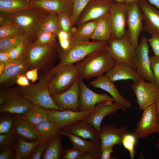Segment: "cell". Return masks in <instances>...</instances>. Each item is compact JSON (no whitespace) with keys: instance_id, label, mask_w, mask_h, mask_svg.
<instances>
[{"instance_id":"6da1fadb","label":"cell","mask_w":159,"mask_h":159,"mask_svg":"<svg viewBox=\"0 0 159 159\" xmlns=\"http://www.w3.org/2000/svg\"><path fill=\"white\" fill-rule=\"evenodd\" d=\"M116 62L106 48L95 51L75 65L83 79L98 77L111 69Z\"/></svg>"},{"instance_id":"7a4b0ae2","label":"cell","mask_w":159,"mask_h":159,"mask_svg":"<svg viewBox=\"0 0 159 159\" xmlns=\"http://www.w3.org/2000/svg\"><path fill=\"white\" fill-rule=\"evenodd\" d=\"M108 44V41L72 40L69 48L65 51H62L60 62L56 66L50 70L49 73L53 77L63 67L79 62L91 53L106 48Z\"/></svg>"},{"instance_id":"3957f363","label":"cell","mask_w":159,"mask_h":159,"mask_svg":"<svg viewBox=\"0 0 159 159\" xmlns=\"http://www.w3.org/2000/svg\"><path fill=\"white\" fill-rule=\"evenodd\" d=\"M52 78L48 71L39 81L36 84L16 89L32 104L46 109L64 110L54 103L50 93L49 84Z\"/></svg>"},{"instance_id":"277c9868","label":"cell","mask_w":159,"mask_h":159,"mask_svg":"<svg viewBox=\"0 0 159 159\" xmlns=\"http://www.w3.org/2000/svg\"><path fill=\"white\" fill-rule=\"evenodd\" d=\"M47 13L42 9L33 8L4 14L13 24L34 40L39 32L40 24Z\"/></svg>"},{"instance_id":"5b68a950","label":"cell","mask_w":159,"mask_h":159,"mask_svg":"<svg viewBox=\"0 0 159 159\" xmlns=\"http://www.w3.org/2000/svg\"><path fill=\"white\" fill-rule=\"evenodd\" d=\"M32 42L27 46L24 53L30 69L36 68L47 69L52 68L59 49V45L57 42L44 45H36Z\"/></svg>"},{"instance_id":"8992f818","label":"cell","mask_w":159,"mask_h":159,"mask_svg":"<svg viewBox=\"0 0 159 159\" xmlns=\"http://www.w3.org/2000/svg\"><path fill=\"white\" fill-rule=\"evenodd\" d=\"M32 103L16 89H1L0 112L22 115L29 110Z\"/></svg>"},{"instance_id":"52a82bcc","label":"cell","mask_w":159,"mask_h":159,"mask_svg":"<svg viewBox=\"0 0 159 159\" xmlns=\"http://www.w3.org/2000/svg\"><path fill=\"white\" fill-rule=\"evenodd\" d=\"M106 49L116 62L127 64L136 70L135 49L130 42L127 30L121 38L110 39Z\"/></svg>"},{"instance_id":"ba28073f","label":"cell","mask_w":159,"mask_h":159,"mask_svg":"<svg viewBox=\"0 0 159 159\" xmlns=\"http://www.w3.org/2000/svg\"><path fill=\"white\" fill-rule=\"evenodd\" d=\"M80 77L78 70L74 64L61 68L53 76L49 84L51 95L62 93L69 88Z\"/></svg>"},{"instance_id":"9c48e42d","label":"cell","mask_w":159,"mask_h":159,"mask_svg":"<svg viewBox=\"0 0 159 159\" xmlns=\"http://www.w3.org/2000/svg\"><path fill=\"white\" fill-rule=\"evenodd\" d=\"M100 103L94 109L85 111L48 109V120L62 129L78 121L87 119L97 110L100 106Z\"/></svg>"},{"instance_id":"30bf717a","label":"cell","mask_w":159,"mask_h":159,"mask_svg":"<svg viewBox=\"0 0 159 159\" xmlns=\"http://www.w3.org/2000/svg\"><path fill=\"white\" fill-rule=\"evenodd\" d=\"M131 88L140 110L155 103L159 98V87L155 82H146L140 78L133 82Z\"/></svg>"},{"instance_id":"8fae6325","label":"cell","mask_w":159,"mask_h":159,"mask_svg":"<svg viewBox=\"0 0 159 159\" xmlns=\"http://www.w3.org/2000/svg\"><path fill=\"white\" fill-rule=\"evenodd\" d=\"M143 110L140 119L132 134L137 138L145 139L155 133H159V122L156 102Z\"/></svg>"},{"instance_id":"7c38bea8","label":"cell","mask_w":159,"mask_h":159,"mask_svg":"<svg viewBox=\"0 0 159 159\" xmlns=\"http://www.w3.org/2000/svg\"><path fill=\"white\" fill-rule=\"evenodd\" d=\"M127 9V25L130 42L135 49L138 46V39L144 30L143 16L138 1L126 4Z\"/></svg>"},{"instance_id":"4fadbf2b","label":"cell","mask_w":159,"mask_h":159,"mask_svg":"<svg viewBox=\"0 0 159 159\" xmlns=\"http://www.w3.org/2000/svg\"><path fill=\"white\" fill-rule=\"evenodd\" d=\"M148 39L142 36L135 49L136 71L140 77L145 81L155 82V78L150 66Z\"/></svg>"},{"instance_id":"5bb4252c","label":"cell","mask_w":159,"mask_h":159,"mask_svg":"<svg viewBox=\"0 0 159 159\" xmlns=\"http://www.w3.org/2000/svg\"><path fill=\"white\" fill-rule=\"evenodd\" d=\"M83 79L80 77L78 80L80 88L79 111L93 109L98 103L102 101L107 100L114 101L111 96L107 94L97 93L91 90L85 85Z\"/></svg>"},{"instance_id":"9a60e30c","label":"cell","mask_w":159,"mask_h":159,"mask_svg":"<svg viewBox=\"0 0 159 159\" xmlns=\"http://www.w3.org/2000/svg\"><path fill=\"white\" fill-rule=\"evenodd\" d=\"M116 2L114 0H90L81 13L77 26L96 19L109 13Z\"/></svg>"},{"instance_id":"2e32d148","label":"cell","mask_w":159,"mask_h":159,"mask_svg":"<svg viewBox=\"0 0 159 159\" xmlns=\"http://www.w3.org/2000/svg\"><path fill=\"white\" fill-rule=\"evenodd\" d=\"M127 9L124 3L116 2L109 12L112 28V38L120 39L123 37L127 25Z\"/></svg>"},{"instance_id":"e0dca14e","label":"cell","mask_w":159,"mask_h":159,"mask_svg":"<svg viewBox=\"0 0 159 159\" xmlns=\"http://www.w3.org/2000/svg\"><path fill=\"white\" fill-rule=\"evenodd\" d=\"M78 80L65 91L51 95L57 106L63 110L79 111L80 88Z\"/></svg>"},{"instance_id":"ac0fdd59","label":"cell","mask_w":159,"mask_h":159,"mask_svg":"<svg viewBox=\"0 0 159 159\" xmlns=\"http://www.w3.org/2000/svg\"><path fill=\"white\" fill-rule=\"evenodd\" d=\"M99 132L102 153L108 147L122 144V139L128 133V130L125 126L117 128L112 125L108 124L101 126Z\"/></svg>"},{"instance_id":"d6986e66","label":"cell","mask_w":159,"mask_h":159,"mask_svg":"<svg viewBox=\"0 0 159 159\" xmlns=\"http://www.w3.org/2000/svg\"><path fill=\"white\" fill-rule=\"evenodd\" d=\"M138 2L143 14L144 30L152 35H159V11L146 0H140Z\"/></svg>"},{"instance_id":"ffe728a7","label":"cell","mask_w":159,"mask_h":159,"mask_svg":"<svg viewBox=\"0 0 159 159\" xmlns=\"http://www.w3.org/2000/svg\"><path fill=\"white\" fill-rule=\"evenodd\" d=\"M29 69L28 62L24 54L16 59L9 61L6 63L4 69L0 75V84L16 80L18 76L25 74Z\"/></svg>"},{"instance_id":"44dd1931","label":"cell","mask_w":159,"mask_h":159,"mask_svg":"<svg viewBox=\"0 0 159 159\" xmlns=\"http://www.w3.org/2000/svg\"><path fill=\"white\" fill-rule=\"evenodd\" d=\"M123 106L113 100H107L100 103V106L95 112L85 121L99 130L102 121L105 116L112 115L119 110H126Z\"/></svg>"},{"instance_id":"7402d4cb","label":"cell","mask_w":159,"mask_h":159,"mask_svg":"<svg viewBox=\"0 0 159 159\" xmlns=\"http://www.w3.org/2000/svg\"><path fill=\"white\" fill-rule=\"evenodd\" d=\"M113 82L107 77L103 75L91 81L90 84L94 87L102 89L108 92L115 102L126 109L131 108L132 105L130 102L120 94Z\"/></svg>"},{"instance_id":"603a6c76","label":"cell","mask_w":159,"mask_h":159,"mask_svg":"<svg viewBox=\"0 0 159 159\" xmlns=\"http://www.w3.org/2000/svg\"><path fill=\"white\" fill-rule=\"evenodd\" d=\"M31 6L42 9L47 13L58 14L69 13L72 14V0H29Z\"/></svg>"},{"instance_id":"cb8c5ba5","label":"cell","mask_w":159,"mask_h":159,"mask_svg":"<svg viewBox=\"0 0 159 159\" xmlns=\"http://www.w3.org/2000/svg\"><path fill=\"white\" fill-rule=\"evenodd\" d=\"M105 75L113 82L129 80L134 82L140 79L135 70L129 64L123 62H116L114 67L106 73Z\"/></svg>"},{"instance_id":"d4e9b609","label":"cell","mask_w":159,"mask_h":159,"mask_svg":"<svg viewBox=\"0 0 159 159\" xmlns=\"http://www.w3.org/2000/svg\"><path fill=\"white\" fill-rule=\"evenodd\" d=\"M66 132L78 136L84 139L100 140L99 130L85 120L79 121L62 129Z\"/></svg>"},{"instance_id":"484cf974","label":"cell","mask_w":159,"mask_h":159,"mask_svg":"<svg viewBox=\"0 0 159 159\" xmlns=\"http://www.w3.org/2000/svg\"><path fill=\"white\" fill-rule=\"evenodd\" d=\"M112 37V28L108 13L97 19L96 25L91 39L93 41H107Z\"/></svg>"},{"instance_id":"4316f807","label":"cell","mask_w":159,"mask_h":159,"mask_svg":"<svg viewBox=\"0 0 159 159\" xmlns=\"http://www.w3.org/2000/svg\"><path fill=\"white\" fill-rule=\"evenodd\" d=\"M12 116L14 120L12 129L16 133L24 138L33 140L39 139L33 125L26 121L22 115Z\"/></svg>"},{"instance_id":"83f0119b","label":"cell","mask_w":159,"mask_h":159,"mask_svg":"<svg viewBox=\"0 0 159 159\" xmlns=\"http://www.w3.org/2000/svg\"><path fill=\"white\" fill-rule=\"evenodd\" d=\"M62 136L61 132L50 140L49 145L42 156V159H62L65 151L61 142Z\"/></svg>"},{"instance_id":"f1b7e54d","label":"cell","mask_w":159,"mask_h":159,"mask_svg":"<svg viewBox=\"0 0 159 159\" xmlns=\"http://www.w3.org/2000/svg\"><path fill=\"white\" fill-rule=\"evenodd\" d=\"M39 138L42 140H49L61 132L62 129L49 120L33 125Z\"/></svg>"},{"instance_id":"f546056e","label":"cell","mask_w":159,"mask_h":159,"mask_svg":"<svg viewBox=\"0 0 159 159\" xmlns=\"http://www.w3.org/2000/svg\"><path fill=\"white\" fill-rule=\"evenodd\" d=\"M97 23V19L85 23L74 27L71 35V40L89 41L91 39Z\"/></svg>"},{"instance_id":"4dcf8cb0","label":"cell","mask_w":159,"mask_h":159,"mask_svg":"<svg viewBox=\"0 0 159 159\" xmlns=\"http://www.w3.org/2000/svg\"><path fill=\"white\" fill-rule=\"evenodd\" d=\"M47 109L32 104L28 111L22 115L32 125H36L48 120Z\"/></svg>"},{"instance_id":"1f68e13d","label":"cell","mask_w":159,"mask_h":159,"mask_svg":"<svg viewBox=\"0 0 159 159\" xmlns=\"http://www.w3.org/2000/svg\"><path fill=\"white\" fill-rule=\"evenodd\" d=\"M61 133L63 136H66L68 138L73 147L78 149L85 153H89L100 142V140H86L78 136L65 132L62 129Z\"/></svg>"},{"instance_id":"d6a6232c","label":"cell","mask_w":159,"mask_h":159,"mask_svg":"<svg viewBox=\"0 0 159 159\" xmlns=\"http://www.w3.org/2000/svg\"><path fill=\"white\" fill-rule=\"evenodd\" d=\"M42 141L39 138L33 142H28L19 135L16 146V159H28L34 149Z\"/></svg>"},{"instance_id":"836d02e7","label":"cell","mask_w":159,"mask_h":159,"mask_svg":"<svg viewBox=\"0 0 159 159\" xmlns=\"http://www.w3.org/2000/svg\"><path fill=\"white\" fill-rule=\"evenodd\" d=\"M33 8L28 0H0V12L6 14Z\"/></svg>"},{"instance_id":"e575fe53","label":"cell","mask_w":159,"mask_h":159,"mask_svg":"<svg viewBox=\"0 0 159 159\" xmlns=\"http://www.w3.org/2000/svg\"><path fill=\"white\" fill-rule=\"evenodd\" d=\"M59 31L57 14L48 13L40 24L39 32H49L57 35Z\"/></svg>"},{"instance_id":"d590c367","label":"cell","mask_w":159,"mask_h":159,"mask_svg":"<svg viewBox=\"0 0 159 159\" xmlns=\"http://www.w3.org/2000/svg\"><path fill=\"white\" fill-rule=\"evenodd\" d=\"M28 40L34 41L26 34L0 39V52L9 50L21 42Z\"/></svg>"},{"instance_id":"8d00e7d4","label":"cell","mask_w":159,"mask_h":159,"mask_svg":"<svg viewBox=\"0 0 159 159\" xmlns=\"http://www.w3.org/2000/svg\"><path fill=\"white\" fill-rule=\"evenodd\" d=\"M19 135L12 129L9 132L0 135V153L16 145Z\"/></svg>"},{"instance_id":"74e56055","label":"cell","mask_w":159,"mask_h":159,"mask_svg":"<svg viewBox=\"0 0 159 159\" xmlns=\"http://www.w3.org/2000/svg\"><path fill=\"white\" fill-rule=\"evenodd\" d=\"M72 14L63 13L57 14L58 26L60 30L68 33L71 37L74 28L71 19Z\"/></svg>"},{"instance_id":"f35d334b","label":"cell","mask_w":159,"mask_h":159,"mask_svg":"<svg viewBox=\"0 0 159 159\" xmlns=\"http://www.w3.org/2000/svg\"><path fill=\"white\" fill-rule=\"evenodd\" d=\"M25 34L20 28L13 24L0 26V39Z\"/></svg>"},{"instance_id":"ab89813d","label":"cell","mask_w":159,"mask_h":159,"mask_svg":"<svg viewBox=\"0 0 159 159\" xmlns=\"http://www.w3.org/2000/svg\"><path fill=\"white\" fill-rule=\"evenodd\" d=\"M90 0H72V11L71 19L74 27L76 25L79 17Z\"/></svg>"},{"instance_id":"60d3db41","label":"cell","mask_w":159,"mask_h":159,"mask_svg":"<svg viewBox=\"0 0 159 159\" xmlns=\"http://www.w3.org/2000/svg\"><path fill=\"white\" fill-rule=\"evenodd\" d=\"M57 35L52 33L39 32L35 40L32 44L36 45H44L57 42Z\"/></svg>"},{"instance_id":"b9f144b4","label":"cell","mask_w":159,"mask_h":159,"mask_svg":"<svg viewBox=\"0 0 159 159\" xmlns=\"http://www.w3.org/2000/svg\"><path fill=\"white\" fill-rule=\"evenodd\" d=\"M136 140L137 138L133 134L127 133L124 136L122 140V144L129 152L131 159H134L135 156V147Z\"/></svg>"},{"instance_id":"7bdbcfd3","label":"cell","mask_w":159,"mask_h":159,"mask_svg":"<svg viewBox=\"0 0 159 159\" xmlns=\"http://www.w3.org/2000/svg\"><path fill=\"white\" fill-rule=\"evenodd\" d=\"M33 42L31 40L23 42L9 50L10 56V61L16 59L23 55L27 46Z\"/></svg>"},{"instance_id":"ee69618b","label":"cell","mask_w":159,"mask_h":159,"mask_svg":"<svg viewBox=\"0 0 159 159\" xmlns=\"http://www.w3.org/2000/svg\"><path fill=\"white\" fill-rule=\"evenodd\" d=\"M14 123L12 116H5L0 117V134H5L12 129Z\"/></svg>"},{"instance_id":"f6af8a7d","label":"cell","mask_w":159,"mask_h":159,"mask_svg":"<svg viewBox=\"0 0 159 159\" xmlns=\"http://www.w3.org/2000/svg\"><path fill=\"white\" fill-rule=\"evenodd\" d=\"M49 140H42L34 149L28 159H40L41 158L44 151L48 147Z\"/></svg>"},{"instance_id":"bcb514c9","label":"cell","mask_w":159,"mask_h":159,"mask_svg":"<svg viewBox=\"0 0 159 159\" xmlns=\"http://www.w3.org/2000/svg\"><path fill=\"white\" fill-rule=\"evenodd\" d=\"M85 153L72 147L70 149L65 150L62 159H83Z\"/></svg>"},{"instance_id":"7dc6e473","label":"cell","mask_w":159,"mask_h":159,"mask_svg":"<svg viewBox=\"0 0 159 159\" xmlns=\"http://www.w3.org/2000/svg\"><path fill=\"white\" fill-rule=\"evenodd\" d=\"M150 66L155 78V83L159 87V56L150 57Z\"/></svg>"},{"instance_id":"c3c4849f","label":"cell","mask_w":159,"mask_h":159,"mask_svg":"<svg viewBox=\"0 0 159 159\" xmlns=\"http://www.w3.org/2000/svg\"><path fill=\"white\" fill-rule=\"evenodd\" d=\"M149 45L152 48L155 55L159 56V35L153 34L148 39Z\"/></svg>"},{"instance_id":"681fc988","label":"cell","mask_w":159,"mask_h":159,"mask_svg":"<svg viewBox=\"0 0 159 159\" xmlns=\"http://www.w3.org/2000/svg\"><path fill=\"white\" fill-rule=\"evenodd\" d=\"M101 154V146L100 142L94 149L85 153L83 159H99Z\"/></svg>"},{"instance_id":"f907efd6","label":"cell","mask_w":159,"mask_h":159,"mask_svg":"<svg viewBox=\"0 0 159 159\" xmlns=\"http://www.w3.org/2000/svg\"><path fill=\"white\" fill-rule=\"evenodd\" d=\"M16 146L8 148L0 152V159H16Z\"/></svg>"},{"instance_id":"816d5d0a","label":"cell","mask_w":159,"mask_h":159,"mask_svg":"<svg viewBox=\"0 0 159 159\" xmlns=\"http://www.w3.org/2000/svg\"><path fill=\"white\" fill-rule=\"evenodd\" d=\"M115 145L108 147L104 149L102 152L99 159H116L117 158L113 157L111 155V153L113 151V148Z\"/></svg>"},{"instance_id":"f5cc1de1","label":"cell","mask_w":159,"mask_h":159,"mask_svg":"<svg viewBox=\"0 0 159 159\" xmlns=\"http://www.w3.org/2000/svg\"><path fill=\"white\" fill-rule=\"evenodd\" d=\"M39 68H36L28 70L25 73V75L28 80L32 82H34L38 79V71Z\"/></svg>"},{"instance_id":"db71d44e","label":"cell","mask_w":159,"mask_h":159,"mask_svg":"<svg viewBox=\"0 0 159 159\" xmlns=\"http://www.w3.org/2000/svg\"><path fill=\"white\" fill-rule=\"evenodd\" d=\"M16 82L17 84L21 87H26L31 84L24 74L18 76L16 79Z\"/></svg>"},{"instance_id":"11a10c76","label":"cell","mask_w":159,"mask_h":159,"mask_svg":"<svg viewBox=\"0 0 159 159\" xmlns=\"http://www.w3.org/2000/svg\"><path fill=\"white\" fill-rule=\"evenodd\" d=\"M10 59L9 50L0 52V62L6 63L10 61Z\"/></svg>"},{"instance_id":"9f6ffc18","label":"cell","mask_w":159,"mask_h":159,"mask_svg":"<svg viewBox=\"0 0 159 159\" xmlns=\"http://www.w3.org/2000/svg\"><path fill=\"white\" fill-rule=\"evenodd\" d=\"M59 40L71 39V36L67 32L64 31L60 30L57 34Z\"/></svg>"},{"instance_id":"6f0895ef","label":"cell","mask_w":159,"mask_h":159,"mask_svg":"<svg viewBox=\"0 0 159 159\" xmlns=\"http://www.w3.org/2000/svg\"><path fill=\"white\" fill-rule=\"evenodd\" d=\"M13 24L11 21L3 14L0 13V26Z\"/></svg>"},{"instance_id":"680465c9","label":"cell","mask_w":159,"mask_h":159,"mask_svg":"<svg viewBox=\"0 0 159 159\" xmlns=\"http://www.w3.org/2000/svg\"><path fill=\"white\" fill-rule=\"evenodd\" d=\"M152 4L156 6L159 9V0H148Z\"/></svg>"},{"instance_id":"91938a15","label":"cell","mask_w":159,"mask_h":159,"mask_svg":"<svg viewBox=\"0 0 159 159\" xmlns=\"http://www.w3.org/2000/svg\"><path fill=\"white\" fill-rule=\"evenodd\" d=\"M6 65V63L0 62V75L3 72Z\"/></svg>"},{"instance_id":"94428289","label":"cell","mask_w":159,"mask_h":159,"mask_svg":"<svg viewBox=\"0 0 159 159\" xmlns=\"http://www.w3.org/2000/svg\"><path fill=\"white\" fill-rule=\"evenodd\" d=\"M156 104L157 107L158 117L159 122V98L156 101Z\"/></svg>"},{"instance_id":"6125c7cd","label":"cell","mask_w":159,"mask_h":159,"mask_svg":"<svg viewBox=\"0 0 159 159\" xmlns=\"http://www.w3.org/2000/svg\"><path fill=\"white\" fill-rule=\"evenodd\" d=\"M140 0H125V3L127 4L131 2L138 1Z\"/></svg>"},{"instance_id":"be15d7a7","label":"cell","mask_w":159,"mask_h":159,"mask_svg":"<svg viewBox=\"0 0 159 159\" xmlns=\"http://www.w3.org/2000/svg\"><path fill=\"white\" fill-rule=\"evenodd\" d=\"M155 147L157 149L159 150V139H158L155 144Z\"/></svg>"},{"instance_id":"e7e4bbea","label":"cell","mask_w":159,"mask_h":159,"mask_svg":"<svg viewBox=\"0 0 159 159\" xmlns=\"http://www.w3.org/2000/svg\"><path fill=\"white\" fill-rule=\"evenodd\" d=\"M116 2L125 3V0H114Z\"/></svg>"},{"instance_id":"03108f58","label":"cell","mask_w":159,"mask_h":159,"mask_svg":"<svg viewBox=\"0 0 159 159\" xmlns=\"http://www.w3.org/2000/svg\"></svg>"}]
</instances>
